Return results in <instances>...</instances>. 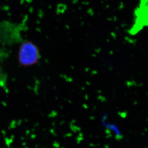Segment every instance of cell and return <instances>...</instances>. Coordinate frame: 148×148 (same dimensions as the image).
Returning <instances> with one entry per match:
<instances>
[{
    "mask_svg": "<svg viewBox=\"0 0 148 148\" xmlns=\"http://www.w3.org/2000/svg\"><path fill=\"white\" fill-rule=\"evenodd\" d=\"M39 53L36 47L31 42H27L21 46L19 54V60L23 65L34 64L38 62Z\"/></svg>",
    "mask_w": 148,
    "mask_h": 148,
    "instance_id": "cell-1",
    "label": "cell"
},
{
    "mask_svg": "<svg viewBox=\"0 0 148 148\" xmlns=\"http://www.w3.org/2000/svg\"><path fill=\"white\" fill-rule=\"evenodd\" d=\"M146 25H147L148 27V19H147L146 21L145 24Z\"/></svg>",
    "mask_w": 148,
    "mask_h": 148,
    "instance_id": "cell-2",
    "label": "cell"
}]
</instances>
